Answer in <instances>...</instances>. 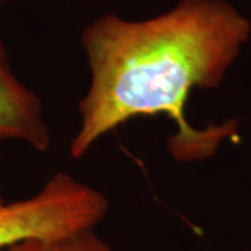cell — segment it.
Returning a JSON list of instances; mask_svg holds the SVG:
<instances>
[{
	"instance_id": "7a4b0ae2",
	"label": "cell",
	"mask_w": 251,
	"mask_h": 251,
	"mask_svg": "<svg viewBox=\"0 0 251 251\" xmlns=\"http://www.w3.org/2000/svg\"><path fill=\"white\" fill-rule=\"evenodd\" d=\"M109 212L99 190L59 172L32 197L0 208V250L31 237H57L91 229Z\"/></svg>"
},
{
	"instance_id": "277c9868",
	"label": "cell",
	"mask_w": 251,
	"mask_h": 251,
	"mask_svg": "<svg viewBox=\"0 0 251 251\" xmlns=\"http://www.w3.org/2000/svg\"><path fill=\"white\" fill-rule=\"evenodd\" d=\"M0 251H115L95 233V227L57 237H31L13 243Z\"/></svg>"
},
{
	"instance_id": "8992f818",
	"label": "cell",
	"mask_w": 251,
	"mask_h": 251,
	"mask_svg": "<svg viewBox=\"0 0 251 251\" xmlns=\"http://www.w3.org/2000/svg\"><path fill=\"white\" fill-rule=\"evenodd\" d=\"M4 204H6V202L3 201V198H1V196H0V208H1V206L4 205Z\"/></svg>"
},
{
	"instance_id": "6da1fadb",
	"label": "cell",
	"mask_w": 251,
	"mask_h": 251,
	"mask_svg": "<svg viewBox=\"0 0 251 251\" xmlns=\"http://www.w3.org/2000/svg\"><path fill=\"white\" fill-rule=\"evenodd\" d=\"M250 21L225 0H179L155 17L103 14L81 32L91 80L78 102L80 126L70 155L80 159L103 135L137 116L166 115L168 140L180 162L215 155L234 123L194 128L186 102L194 88H216L240 54Z\"/></svg>"
},
{
	"instance_id": "3957f363",
	"label": "cell",
	"mask_w": 251,
	"mask_h": 251,
	"mask_svg": "<svg viewBox=\"0 0 251 251\" xmlns=\"http://www.w3.org/2000/svg\"><path fill=\"white\" fill-rule=\"evenodd\" d=\"M0 141H20L45 152L52 145L41 98L14 74L0 36Z\"/></svg>"
},
{
	"instance_id": "5b68a950",
	"label": "cell",
	"mask_w": 251,
	"mask_h": 251,
	"mask_svg": "<svg viewBox=\"0 0 251 251\" xmlns=\"http://www.w3.org/2000/svg\"><path fill=\"white\" fill-rule=\"evenodd\" d=\"M10 1H17V0H0V3H10Z\"/></svg>"
}]
</instances>
